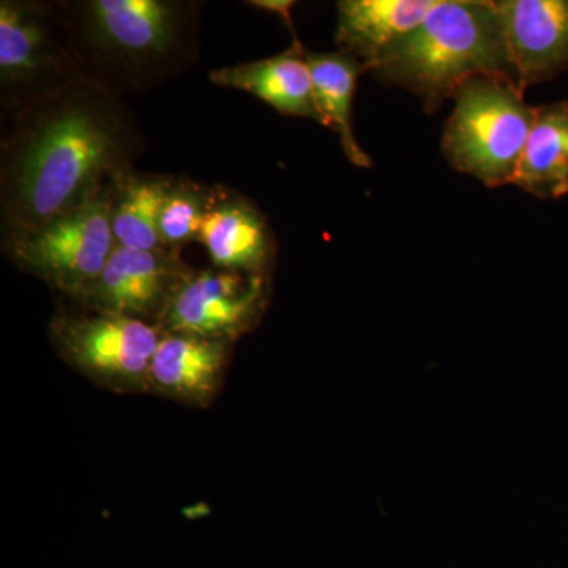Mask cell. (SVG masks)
Segmentation results:
<instances>
[{"mask_svg":"<svg viewBox=\"0 0 568 568\" xmlns=\"http://www.w3.org/2000/svg\"><path fill=\"white\" fill-rule=\"evenodd\" d=\"M3 125L2 242L40 230L121 182L148 145L125 99L85 78Z\"/></svg>","mask_w":568,"mask_h":568,"instance_id":"1","label":"cell"},{"mask_svg":"<svg viewBox=\"0 0 568 568\" xmlns=\"http://www.w3.org/2000/svg\"><path fill=\"white\" fill-rule=\"evenodd\" d=\"M497 7L521 92L568 71V0H500Z\"/></svg>","mask_w":568,"mask_h":568,"instance_id":"11","label":"cell"},{"mask_svg":"<svg viewBox=\"0 0 568 568\" xmlns=\"http://www.w3.org/2000/svg\"><path fill=\"white\" fill-rule=\"evenodd\" d=\"M313 91L320 108L323 125L338 134L347 162L354 166H373L372 156L355 140L353 126V102L358 77L366 67L343 52L305 51Z\"/></svg>","mask_w":568,"mask_h":568,"instance_id":"15","label":"cell"},{"mask_svg":"<svg viewBox=\"0 0 568 568\" xmlns=\"http://www.w3.org/2000/svg\"><path fill=\"white\" fill-rule=\"evenodd\" d=\"M234 343L163 332L149 372V395L207 409L222 394Z\"/></svg>","mask_w":568,"mask_h":568,"instance_id":"12","label":"cell"},{"mask_svg":"<svg viewBox=\"0 0 568 568\" xmlns=\"http://www.w3.org/2000/svg\"><path fill=\"white\" fill-rule=\"evenodd\" d=\"M48 335L61 361L93 386L119 395L148 394L153 354L163 336L159 325L59 305Z\"/></svg>","mask_w":568,"mask_h":568,"instance_id":"6","label":"cell"},{"mask_svg":"<svg viewBox=\"0 0 568 568\" xmlns=\"http://www.w3.org/2000/svg\"><path fill=\"white\" fill-rule=\"evenodd\" d=\"M248 6L257 10L268 11V13L278 14V17L286 22L291 33H293L294 43L301 41L298 40L297 33H295L293 17H291V11H293L295 7L293 0H250Z\"/></svg>","mask_w":568,"mask_h":568,"instance_id":"19","label":"cell"},{"mask_svg":"<svg viewBox=\"0 0 568 568\" xmlns=\"http://www.w3.org/2000/svg\"><path fill=\"white\" fill-rule=\"evenodd\" d=\"M368 71L383 84L413 92L426 114L439 111L474 78H497L518 88L503 14L497 2L488 0H440Z\"/></svg>","mask_w":568,"mask_h":568,"instance_id":"3","label":"cell"},{"mask_svg":"<svg viewBox=\"0 0 568 568\" xmlns=\"http://www.w3.org/2000/svg\"><path fill=\"white\" fill-rule=\"evenodd\" d=\"M274 293V276L204 268L186 276L168 306L163 332L234 343L263 323Z\"/></svg>","mask_w":568,"mask_h":568,"instance_id":"8","label":"cell"},{"mask_svg":"<svg viewBox=\"0 0 568 568\" xmlns=\"http://www.w3.org/2000/svg\"><path fill=\"white\" fill-rule=\"evenodd\" d=\"M118 183L40 230L3 241V253L26 274L41 280L67 301H77L118 248L112 233Z\"/></svg>","mask_w":568,"mask_h":568,"instance_id":"7","label":"cell"},{"mask_svg":"<svg viewBox=\"0 0 568 568\" xmlns=\"http://www.w3.org/2000/svg\"><path fill=\"white\" fill-rule=\"evenodd\" d=\"M514 185L538 200L568 194V102L537 106Z\"/></svg>","mask_w":568,"mask_h":568,"instance_id":"16","label":"cell"},{"mask_svg":"<svg viewBox=\"0 0 568 568\" xmlns=\"http://www.w3.org/2000/svg\"><path fill=\"white\" fill-rule=\"evenodd\" d=\"M213 267L274 276L278 244L271 224L241 193L213 185L200 241Z\"/></svg>","mask_w":568,"mask_h":568,"instance_id":"10","label":"cell"},{"mask_svg":"<svg viewBox=\"0 0 568 568\" xmlns=\"http://www.w3.org/2000/svg\"><path fill=\"white\" fill-rule=\"evenodd\" d=\"M171 175L132 171L115 185L112 233L119 246L136 250L164 248L160 239V212Z\"/></svg>","mask_w":568,"mask_h":568,"instance_id":"17","label":"cell"},{"mask_svg":"<svg viewBox=\"0 0 568 568\" xmlns=\"http://www.w3.org/2000/svg\"><path fill=\"white\" fill-rule=\"evenodd\" d=\"M440 0H339L335 43L339 52L366 67L416 29Z\"/></svg>","mask_w":568,"mask_h":568,"instance_id":"14","label":"cell"},{"mask_svg":"<svg viewBox=\"0 0 568 568\" xmlns=\"http://www.w3.org/2000/svg\"><path fill=\"white\" fill-rule=\"evenodd\" d=\"M212 194L213 186L182 175H171L159 222L164 248L182 252V246L200 241L201 226Z\"/></svg>","mask_w":568,"mask_h":568,"instance_id":"18","label":"cell"},{"mask_svg":"<svg viewBox=\"0 0 568 568\" xmlns=\"http://www.w3.org/2000/svg\"><path fill=\"white\" fill-rule=\"evenodd\" d=\"M454 100L440 141L448 164L488 189L514 183L537 106L514 82L487 77L467 81Z\"/></svg>","mask_w":568,"mask_h":568,"instance_id":"4","label":"cell"},{"mask_svg":"<svg viewBox=\"0 0 568 568\" xmlns=\"http://www.w3.org/2000/svg\"><path fill=\"white\" fill-rule=\"evenodd\" d=\"M55 9L82 78L121 99L155 91L200 59L203 2L59 0Z\"/></svg>","mask_w":568,"mask_h":568,"instance_id":"2","label":"cell"},{"mask_svg":"<svg viewBox=\"0 0 568 568\" xmlns=\"http://www.w3.org/2000/svg\"><path fill=\"white\" fill-rule=\"evenodd\" d=\"M181 252L119 246L102 274L71 304L159 325L183 280L192 274Z\"/></svg>","mask_w":568,"mask_h":568,"instance_id":"9","label":"cell"},{"mask_svg":"<svg viewBox=\"0 0 568 568\" xmlns=\"http://www.w3.org/2000/svg\"><path fill=\"white\" fill-rule=\"evenodd\" d=\"M305 51L298 41L272 58L215 69L209 78L220 88L235 89L263 100L280 114L310 119L323 125Z\"/></svg>","mask_w":568,"mask_h":568,"instance_id":"13","label":"cell"},{"mask_svg":"<svg viewBox=\"0 0 568 568\" xmlns=\"http://www.w3.org/2000/svg\"><path fill=\"white\" fill-rule=\"evenodd\" d=\"M81 78L55 2H0L2 123L62 92Z\"/></svg>","mask_w":568,"mask_h":568,"instance_id":"5","label":"cell"}]
</instances>
